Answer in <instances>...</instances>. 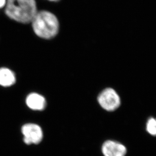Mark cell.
Wrapping results in <instances>:
<instances>
[{
  "mask_svg": "<svg viewBox=\"0 0 156 156\" xmlns=\"http://www.w3.org/2000/svg\"><path fill=\"white\" fill-rule=\"evenodd\" d=\"M30 23L34 33L39 38L50 40L55 37L58 33V20L49 11H38Z\"/></svg>",
  "mask_w": 156,
  "mask_h": 156,
  "instance_id": "1",
  "label": "cell"
},
{
  "mask_svg": "<svg viewBox=\"0 0 156 156\" xmlns=\"http://www.w3.org/2000/svg\"><path fill=\"white\" fill-rule=\"evenodd\" d=\"M38 12L36 0H7L5 13L11 20L27 24Z\"/></svg>",
  "mask_w": 156,
  "mask_h": 156,
  "instance_id": "2",
  "label": "cell"
},
{
  "mask_svg": "<svg viewBox=\"0 0 156 156\" xmlns=\"http://www.w3.org/2000/svg\"><path fill=\"white\" fill-rule=\"evenodd\" d=\"M98 102L102 108L107 111H114L120 105V98L116 91L111 88L104 89L98 98Z\"/></svg>",
  "mask_w": 156,
  "mask_h": 156,
  "instance_id": "3",
  "label": "cell"
},
{
  "mask_svg": "<svg viewBox=\"0 0 156 156\" xmlns=\"http://www.w3.org/2000/svg\"><path fill=\"white\" fill-rule=\"evenodd\" d=\"M21 132L23 135V141L26 144H38L42 141L43 133L42 128L34 123H27L23 125Z\"/></svg>",
  "mask_w": 156,
  "mask_h": 156,
  "instance_id": "4",
  "label": "cell"
},
{
  "mask_svg": "<svg viewBox=\"0 0 156 156\" xmlns=\"http://www.w3.org/2000/svg\"><path fill=\"white\" fill-rule=\"evenodd\" d=\"M102 153L105 156H125L127 150L124 145L113 140H107L102 146Z\"/></svg>",
  "mask_w": 156,
  "mask_h": 156,
  "instance_id": "5",
  "label": "cell"
},
{
  "mask_svg": "<svg viewBox=\"0 0 156 156\" xmlns=\"http://www.w3.org/2000/svg\"><path fill=\"white\" fill-rule=\"evenodd\" d=\"M26 105L30 110L42 111L46 107V101L43 95L32 92L28 94L26 99Z\"/></svg>",
  "mask_w": 156,
  "mask_h": 156,
  "instance_id": "6",
  "label": "cell"
},
{
  "mask_svg": "<svg viewBox=\"0 0 156 156\" xmlns=\"http://www.w3.org/2000/svg\"><path fill=\"white\" fill-rule=\"evenodd\" d=\"M16 81V76L13 71L8 68H0V86L10 87L15 84Z\"/></svg>",
  "mask_w": 156,
  "mask_h": 156,
  "instance_id": "7",
  "label": "cell"
},
{
  "mask_svg": "<svg viewBox=\"0 0 156 156\" xmlns=\"http://www.w3.org/2000/svg\"><path fill=\"white\" fill-rule=\"evenodd\" d=\"M147 130L151 135L156 136V119H149L147 123Z\"/></svg>",
  "mask_w": 156,
  "mask_h": 156,
  "instance_id": "8",
  "label": "cell"
},
{
  "mask_svg": "<svg viewBox=\"0 0 156 156\" xmlns=\"http://www.w3.org/2000/svg\"><path fill=\"white\" fill-rule=\"evenodd\" d=\"M7 0H0V9L5 7Z\"/></svg>",
  "mask_w": 156,
  "mask_h": 156,
  "instance_id": "9",
  "label": "cell"
},
{
  "mask_svg": "<svg viewBox=\"0 0 156 156\" xmlns=\"http://www.w3.org/2000/svg\"><path fill=\"white\" fill-rule=\"evenodd\" d=\"M49 1L51 2H58L60 1V0H48Z\"/></svg>",
  "mask_w": 156,
  "mask_h": 156,
  "instance_id": "10",
  "label": "cell"
}]
</instances>
